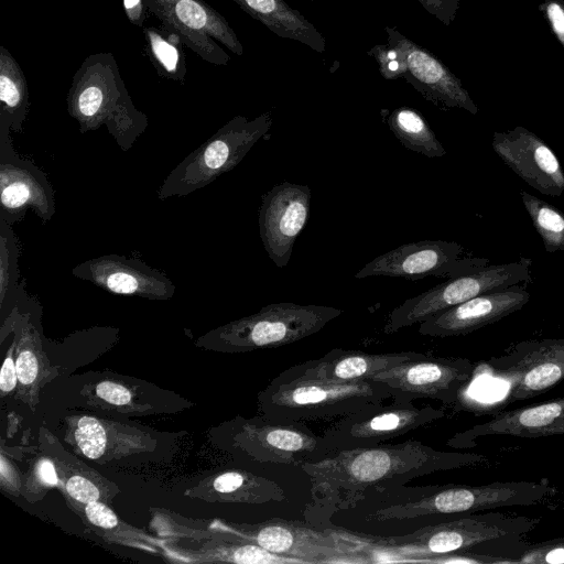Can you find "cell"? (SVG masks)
<instances>
[{"label": "cell", "instance_id": "cell-1", "mask_svg": "<svg viewBox=\"0 0 564 564\" xmlns=\"http://www.w3.org/2000/svg\"><path fill=\"white\" fill-rule=\"evenodd\" d=\"M487 457L477 453L443 452L420 441L382 446L335 451L305 463L317 499L338 508H351L375 491H383L434 471L482 464Z\"/></svg>", "mask_w": 564, "mask_h": 564}, {"label": "cell", "instance_id": "cell-2", "mask_svg": "<svg viewBox=\"0 0 564 564\" xmlns=\"http://www.w3.org/2000/svg\"><path fill=\"white\" fill-rule=\"evenodd\" d=\"M67 111L82 133L106 126L117 144L129 150L149 124L135 108L112 53L88 55L73 76Z\"/></svg>", "mask_w": 564, "mask_h": 564}, {"label": "cell", "instance_id": "cell-3", "mask_svg": "<svg viewBox=\"0 0 564 564\" xmlns=\"http://www.w3.org/2000/svg\"><path fill=\"white\" fill-rule=\"evenodd\" d=\"M391 398L380 381L329 382L280 373L259 393L267 420L304 425L312 421L340 419Z\"/></svg>", "mask_w": 564, "mask_h": 564}, {"label": "cell", "instance_id": "cell-4", "mask_svg": "<svg viewBox=\"0 0 564 564\" xmlns=\"http://www.w3.org/2000/svg\"><path fill=\"white\" fill-rule=\"evenodd\" d=\"M341 310L316 304L272 303L205 336L221 351L246 352L289 345L322 330Z\"/></svg>", "mask_w": 564, "mask_h": 564}, {"label": "cell", "instance_id": "cell-5", "mask_svg": "<svg viewBox=\"0 0 564 564\" xmlns=\"http://www.w3.org/2000/svg\"><path fill=\"white\" fill-rule=\"evenodd\" d=\"M539 519L498 511L470 513L386 540L398 561L430 562L431 556L467 551L488 542L531 532Z\"/></svg>", "mask_w": 564, "mask_h": 564}, {"label": "cell", "instance_id": "cell-6", "mask_svg": "<svg viewBox=\"0 0 564 564\" xmlns=\"http://www.w3.org/2000/svg\"><path fill=\"white\" fill-rule=\"evenodd\" d=\"M272 122L270 111L251 120L245 116L234 117L172 170L160 186L158 197L163 200L186 196L229 172L269 132Z\"/></svg>", "mask_w": 564, "mask_h": 564}, {"label": "cell", "instance_id": "cell-7", "mask_svg": "<svg viewBox=\"0 0 564 564\" xmlns=\"http://www.w3.org/2000/svg\"><path fill=\"white\" fill-rule=\"evenodd\" d=\"M553 489L546 481H495L484 485H454L437 489L415 501L377 510L376 520H411L435 514H470L513 506L541 502Z\"/></svg>", "mask_w": 564, "mask_h": 564}, {"label": "cell", "instance_id": "cell-8", "mask_svg": "<svg viewBox=\"0 0 564 564\" xmlns=\"http://www.w3.org/2000/svg\"><path fill=\"white\" fill-rule=\"evenodd\" d=\"M532 259H520L502 264H488L479 271L449 278L427 291L405 300L393 308L383 326L387 335L421 323L449 307L482 293L516 284L532 282Z\"/></svg>", "mask_w": 564, "mask_h": 564}, {"label": "cell", "instance_id": "cell-9", "mask_svg": "<svg viewBox=\"0 0 564 564\" xmlns=\"http://www.w3.org/2000/svg\"><path fill=\"white\" fill-rule=\"evenodd\" d=\"M227 539L258 544L264 550L296 560L300 564L362 562L360 543L296 521L272 519L258 524H228L219 529Z\"/></svg>", "mask_w": 564, "mask_h": 564}, {"label": "cell", "instance_id": "cell-10", "mask_svg": "<svg viewBox=\"0 0 564 564\" xmlns=\"http://www.w3.org/2000/svg\"><path fill=\"white\" fill-rule=\"evenodd\" d=\"M485 365L491 376L508 384L502 406L531 399L564 380V338L518 341Z\"/></svg>", "mask_w": 564, "mask_h": 564}, {"label": "cell", "instance_id": "cell-11", "mask_svg": "<svg viewBox=\"0 0 564 564\" xmlns=\"http://www.w3.org/2000/svg\"><path fill=\"white\" fill-rule=\"evenodd\" d=\"M477 366L460 357H433L400 364L370 380L383 382L395 403L410 404L421 398L455 404L471 382Z\"/></svg>", "mask_w": 564, "mask_h": 564}, {"label": "cell", "instance_id": "cell-12", "mask_svg": "<svg viewBox=\"0 0 564 564\" xmlns=\"http://www.w3.org/2000/svg\"><path fill=\"white\" fill-rule=\"evenodd\" d=\"M489 264L486 258L465 256V248L455 241L422 240L403 243L382 253L356 274V279L370 276L420 280L427 276L447 279L474 273Z\"/></svg>", "mask_w": 564, "mask_h": 564}, {"label": "cell", "instance_id": "cell-13", "mask_svg": "<svg viewBox=\"0 0 564 564\" xmlns=\"http://www.w3.org/2000/svg\"><path fill=\"white\" fill-rule=\"evenodd\" d=\"M147 9L161 23L174 30L185 46L204 61L226 66L230 56L217 44L236 55L243 47L228 21L204 0H144Z\"/></svg>", "mask_w": 564, "mask_h": 564}, {"label": "cell", "instance_id": "cell-14", "mask_svg": "<svg viewBox=\"0 0 564 564\" xmlns=\"http://www.w3.org/2000/svg\"><path fill=\"white\" fill-rule=\"evenodd\" d=\"M446 415L442 408L382 403L364 408L338 419L324 433L332 453L335 451L377 446L415 429L432 424Z\"/></svg>", "mask_w": 564, "mask_h": 564}, {"label": "cell", "instance_id": "cell-15", "mask_svg": "<svg viewBox=\"0 0 564 564\" xmlns=\"http://www.w3.org/2000/svg\"><path fill=\"white\" fill-rule=\"evenodd\" d=\"M0 219L11 226L29 209L42 221L55 214L54 191L46 175L15 153L8 131H0Z\"/></svg>", "mask_w": 564, "mask_h": 564}, {"label": "cell", "instance_id": "cell-16", "mask_svg": "<svg viewBox=\"0 0 564 564\" xmlns=\"http://www.w3.org/2000/svg\"><path fill=\"white\" fill-rule=\"evenodd\" d=\"M307 185L283 181L261 199L258 214L260 238L278 268L288 265L295 240L304 229L311 209Z\"/></svg>", "mask_w": 564, "mask_h": 564}, {"label": "cell", "instance_id": "cell-17", "mask_svg": "<svg viewBox=\"0 0 564 564\" xmlns=\"http://www.w3.org/2000/svg\"><path fill=\"white\" fill-rule=\"evenodd\" d=\"M235 442L257 462L296 467L332 453L325 437L313 434L304 425L270 420L242 423Z\"/></svg>", "mask_w": 564, "mask_h": 564}, {"label": "cell", "instance_id": "cell-18", "mask_svg": "<svg viewBox=\"0 0 564 564\" xmlns=\"http://www.w3.org/2000/svg\"><path fill=\"white\" fill-rule=\"evenodd\" d=\"M491 147L507 166L541 194L560 197L564 193V169L555 152L534 132L521 126L496 131Z\"/></svg>", "mask_w": 564, "mask_h": 564}, {"label": "cell", "instance_id": "cell-19", "mask_svg": "<svg viewBox=\"0 0 564 564\" xmlns=\"http://www.w3.org/2000/svg\"><path fill=\"white\" fill-rule=\"evenodd\" d=\"M388 43L398 46L405 58L402 78L435 106L478 113V106L460 79L434 54L414 43L397 29L386 26Z\"/></svg>", "mask_w": 564, "mask_h": 564}, {"label": "cell", "instance_id": "cell-20", "mask_svg": "<svg viewBox=\"0 0 564 564\" xmlns=\"http://www.w3.org/2000/svg\"><path fill=\"white\" fill-rule=\"evenodd\" d=\"M527 286L516 284L477 295L421 322L419 333L431 337L460 336L497 323L530 301Z\"/></svg>", "mask_w": 564, "mask_h": 564}, {"label": "cell", "instance_id": "cell-21", "mask_svg": "<svg viewBox=\"0 0 564 564\" xmlns=\"http://www.w3.org/2000/svg\"><path fill=\"white\" fill-rule=\"evenodd\" d=\"M72 274L113 294L170 300L175 285L161 271L138 259L107 254L77 264Z\"/></svg>", "mask_w": 564, "mask_h": 564}, {"label": "cell", "instance_id": "cell-22", "mask_svg": "<svg viewBox=\"0 0 564 564\" xmlns=\"http://www.w3.org/2000/svg\"><path fill=\"white\" fill-rule=\"evenodd\" d=\"M564 434V397L542 403L496 413L490 420L476 424L451 441L457 447L475 445L484 436L507 435L525 438Z\"/></svg>", "mask_w": 564, "mask_h": 564}, {"label": "cell", "instance_id": "cell-23", "mask_svg": "<svg viewBox=\"0 0 564 564\" xmlns=\"http://www.w3.org/2000/svg\"><path fill=\"white\" fill-rule=\"evenodd\" d=\"M430 355L422 351L371 354L360 350L333 349L318 359L296 365L284 372L338 383L366 381L400 364L422 359Z\"/></svg>", "mask_w": 564, "mask_h": 564}, {"label": "cell", "instance_id": "cell-24", "mask_svg": "<svg viewBox=\"0 0 564 564\" xmlns=\"http://www.w3.org/2000/svg\"><path fill=\"white\" fill-rule=\"evenodd\" d=\"M66 442L83 456L98 462L110 460L154 446L153 440L141 431L94 416H70Z\"/></svg>", "mask_w": 564, "mask_h": 564}, {"label": "cell", "instance_id": "cell-25", "mask_svg": "<svg viewBox=\"0 0 564 564\" xmlns=\"http://www.w3.org/2000/svg\"><path fill=\"white\" fill-rule=\"evenodd\" d=\"M30 313H21L17 305L4 323L9 324L15 336V365L18 372L17 398L26 403L32 411L39 403V390L52 380L56 372L42 349L41 339Z\"/></svg>", "mask_w": 564, "mask_h": 564}, {"label": "cell", "instance_id": "cell-26", "mask_svg": "<svg viewBox=\"0 0 564 564\" xmlns=\"http://www.w3.org/2000/svg\"><path fill=\"white\" fill-rule=\"evenodd\" d=\"M186 495L207 501L243 503L280 502L286 498L275 481L245 470H227L208 477Z\"/></svg>", "mask_w": 564, "mask_h": 564}, {"label": "cell", "instance_id": "cell-27", "mask_svg": "<svg viewBox=\"0 0 564 564\" xmlns=\"http://www.w3.org/2000/svg\"><path fill=\"white\" fill-rule=\"evenodd\" d=\"M251 18L275 35L299 41L317 53H324L326 43L317 29L284 0H232Z\"/></svg>", "mask_w": 564, "mask_h": 564}, {"label": "cell", "instance_id": "cell-28", "mask_svg": "<svg viewBox=\"0 0 564 564\" xmlns=\"http://www.w3.org/2000/svg\"><path fill=\"white\" fill-rule=\"evenodd\" d=\"M30 108L24 73L4 46H0V131L21 132Z\"/></svg>", "mask_w": 564, "mask_h": 564}, {"label": "cell", "instance_id": "cell-29", "mask_svg": "<svg viewBox=\"0 0 564 564\" xmlns=\"http://www.w3.org/2000/svg\"><path fill=\"white\" fill-rule=\"evenodd\" d=\"M53 462L65 495L73 501L85 505L91 501H109L118 492L112 482L88 468L83 462L66 454L55 456Z\"/></svg>", "mask_w": 564, "mask_h": 564}, {"label": "cell", "instance_id": "cell-30", "mask_svg": "<svg viewBox=\"0 0 564 564\" xmlns=\"http://www.w3.org/2000/svg\"><path fill=\"white\" fill-rule=\"evenodd\" d=\"M143 36L147 54L156 73L165 79L184 84L187 67L182 37L163 23L144 26Z\"/></svg>", "mask_w": 564, "mask_h": 564}, {"label": "cell", "instance_id": "cell-31", "mask_svg": "<svg viewBox=\"0 0 564 564\" xmlns=\"http://www.w3.org/2000/svg\"><path fill=\"white\" fill-rule=\"evenodd\" d=\"M386 122L404 148L427 158H442L446 154L435 132L417 110L395 108L388 113Z\"/></svg>", "mask_w": 564, "mask_h": 564}, {"label": "cell", "instance_id": "cell-32", "mask_svg": "<svg viewBox=\"0 0 564 564\" xmlns=\"http://www.w3.org/2000/svg\"><path fill=\"white\" fill-rule=\"evenodd\" d=\"M196 562H227L237 564H300L296 560L271 553L258 544L220 539L194 552Z\"/></svg>", "mask_w": 564, "mask_h": 564}, {"label": "cell", "instance_id": "cell-33", "mask_svg": "<svg viewBox=\"0 0 564 564\" xmlns=\"http://www.w3.org/2000/svg\"><path fill=\"white\" fill-rule=\"evenodd\" d=\"M520 196L545 251L564 252V213L525 191H521Z\"/></svg>", "mask_w": 564, "mask_h": 564}, {"label": "cell", "instance_id": "cell-34", "mask_svg": "<svg viewBox=\"0 0 564 564\" xmlns=\"http://www.w3.org/2000/svg\"><path fill=\"white\" fill-rule=\"evenodd\" d=\"M19 246L12 226L0 219V304L17 305L23 289L19 285Z\"/></svg>", "mask_w": 564, "mask_h": 564}, {"label": "cell", "instance_id": "cell-35", "mask_svg": "<svg viewBox=\"0 0 564 564\" xmlns=\"http://www.w3.org/2000/svg\"><path fill=\"white\" fill-rule=\"evenodd\" d=\"M514 563L564 564V536L528 545Z\"/></svg>", "mask_w": 564, "mask_h": 564}, {"label": "cell", "instance_id": "cell-36", "mask_svg": "<svg viewBox=\"0 0 564 564\" xmlns=\"http://www.w3.org/2000/svg\"><path fill=\"white\" fill-rule=\"evenodd\" d=\"M367 54L372 56L384 79L402 78L406 72V63L402 51L393 44H377Z\"/></svg>", "mask_w": 564, "mask_h": 564}, {"label": "cell", "instance_id": "cell-37", "mask_svg": "<svg viewBox=\"0 0 564 564\" xmlns=\"http://www.w3.org/2000/svg\"><path fill=\"white\" fill-rule=\"evenodd\" d=\"M95 399L120 411L132 409L133 393L130 388L113 380H102L94 387Z\"/></svg>", "mask_w": 564, "mask_h": 564}, {"label": "cell", "instance_id": "cell-38", "mask_svg": "<svg viewBox=\"0 0 564 564\" xmlns=\"http://www.w3.org/2000/svg\"><path fill=\"white\" fill-rule=\"evenodd\" d=\"M26 485L29 492H32L35 486V492L40 490L45 492L47 488L61 485L53 459L48 457L40 458L31 470Z\"/></svg>", "mask_w": 564, "mask_h": 564}, {"label": "cell", "instance_id": "cell-39", "mask_svg": "<svg viewBox=\"0 0 564 564\" xmlns=\"http://www.w3.org/2000/svg\"><path fill=\"white\" fill-rule=\"evenodd\" d=\"M83 513L87 522L97 529L115 531L121 527L117 514L105 501L96 500L83 505Z\"/></svg>", "mask_w": 564, "mask_h": 564}, {"label": "cell", "instance_id": "cell-40", "mask_svg": "<svg viewBox=\"0 0 564 564\" xmlns=\"http://www.w3.org/2000/svg\"><path fill=\"white\" fill-rule=\"evenodd\" d=\"M539 10L549 21L553 33L564 47V0H544Z\"/></svg>", "mask_w": 564, "mask_h": 564}, {"label": "cell", "instance_id": "cell-41", "mask_svg": "<svg viewBox=\"0 0 564 564\" xmlns=\"http://www.w3.org/2000/svg\"><path fill=\"white\" fill-rule=\"evenodd\" d=\"M422 7L444 25H451L456 18L459 0H417Z\"/></svg>", "mask_w": 564, "mask_h": 564}, {"label": "cell", "instance_id": "cell-42", "mask_svg": "<svg viewBox=\"0 0 564 564\" xmlns=\"http://www.w3.org/2000/svg\"><path fill=\"white\" fill-rule=\"evenodd\" d=\"M14 351L15 339H13L12 345L8 349L7 356L1 368L0 390L2 397L13 391L18 384L17 365L15 360L13 359Z\"/></svg>", "mask_w": 564, "mask_h": 564}, {"label": "cell", "instance_id": "cell-43", "mask_svg": "<svg viewBox=\"0 0 564 564\" xmlns=\"http://www.w3.org/2000/svg\"><path fill=\"white\" fill-rule=\"evenodd\" d=\"M126 18L135 26H143L147 6L144 0H122Z\"/></svg>", "mask_w": 564, "mask_h": 564}, {"label": "cell", "instance_id": "cell-44", "mask_svg": "<svg viewBox=\"0 0 564 564\" xmlns=\"http://www.w3.org/2000/svg\"><path fill=\"white\" fill-rule=\"evenodd\" d=\"M308 1H313V0H308Z\"/></svg>", "mask_w": 564, "mask_h": 564}]
</instances>
